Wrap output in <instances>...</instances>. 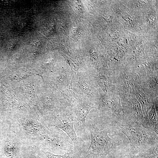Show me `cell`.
<instances>
[{"mask_svg":"<svg viewBox=\"0 0 158 158\" xmlns=\"http://www.w3.org/2000/svg\"><path fill=\"white\" fill-rule=\"evenodd\" d=\"M85 149L81 147H74L70 152L63 155H57L49 152L41 150L46 155L47 158H80Z\"/></svg>","mask_w":158,"mask_h":158,"instance_id":"obj_9","label":"cell"},{"mask_svg":"<svg viewBox=\"0 0 158 158\" xmlns=\"http://www.w3.org/2000/svg\"><path fill=\"white\" fill-rule=\"evenodd\" d=\"M143 117V120L141 125L145 128L158 134V116L154 106L152 107L146 116Z\"/></svg>","mask_w":158,"mask_h":158,"instance_id":"obj_7","label":"cell"},{"mask_svg":"<svg viewBox=\"0 0 158 158\" xmlns=\"http://www.w3.org/2000/svg\"><path fill=\"white\" fill-rule=\"evenodd\" d=\"M49 128L50 133L41 135L35 146L41 150L57 155L68 152L74 148L73 141L64 132L55 127Z\"/></svg>","mask_w":158,"mask_h":158,"instance_id":"obj_5","label":"cell"},{"mask_svg":"<svg viewBox=\"0 0 158 158\" xmlns=\"http://www.w3.org/2000/svg\"><path fill=\"white\" fill-rule=\"evenodd\" d=\"M127 158H158V145L133 154L129 153Z\"/></svg>","mask_w":158,"mask_h":158,"instance_id":"obj_8","label":"cell"},{"mask_svg":"<svg viewBox=\"0 0 158 158\" xmlns=\"http://www.w3.org/2000/svg\"><path fill=\"white\" fill-rule=\"evenodd\" d=\"M43 120L49 127H55L64 132L73 141L74 147L88 148V140L80 138L76 134L74 128L72 111L71 110H65Z\"/></svg>","mask_w":158,"mask_h":158,"instance_id":"obj_6","label":"cell"},{"mask_svg":"<svg viewBox=\"0 0 158 158\" xmlns=\"http://www.w3.org/2000/svg\"><path fill=\"white\" fill-rule=\"evenodd\" d=\"M0 158H35L32 153V145L25 143L16 128L9 121Z\"/></svg>","mask_w":158,"mask_h":158,"instance_id":"obj_4","label":"cell"},{"mask_svg":"<svg viewBox=\"0 0 158 158\" xmlns=\"http://www.w3.org/2000/svg\"><path fill=\"white\" fill-rule=\"evenodd\" d=\"M32 153L35 158H47L40 148L35 145H32Z\"/></svg>","mask_w":158,"mask_h":158,"instance_id":"obj_10","label":"cell"},{"mask_svg":"<svg viewBox=\"0 0 158 158\" xmlns=\"http://www.w3.org/2000/svg\"><path fill=\"white\" fill-rule=\"evenodd\" d=\"M128 151V149H125L110 158H126V155Z\"/></svg>","mask_w":158,"mask_h":158,"instance_id":"obj_11","label":"cell"},{"mask_svg":"<svg viewBox=\"0 0 158 158\" xmlns=\"http://www.w3.org/2000/svg\"><path fill=\"white\" fill-rule=\"evenodd\" d=\"M116 125L129 141L131 154L158 145V134L137 122L124 118Z\"/></svg>","mask_w":158,"mask_h":158,"instance_id":"obj_2","label":"cell"},{"mask_svg":"<svg viewBox=\"0 0 158 158\" xmlns=\"http://www.w3.org/2000/svg\"><path fill=\"white\" fill-rule=\"evenodd\" d=\"M85 126L91 141L87 150L82 153L92 158H110L129 147L128 139L116 123L104 115L87 117Z\"/></svg>","mask_w":158,"mask_h":158,"instance_id":"obj_1","label":"cell"},{"mask_svg":"<svg viewBox=\"0 0 158 158\" xmlns=\"http://www.w3.org/2000/svg\"><path fill=\"white\" fill-rule=\"evenodd\" d=\"M9 121L16 128L24 142L30 145H35L41 135L50 133V128L42 117L38 115H15Z\"/></svg>","mask_w":158,"mask_h":158,"instance_id":"obj_3","label":"cell"},{"mask_svg":"<svg viewBox=\"0 0 158 158\" xmlns=\"http://www.w3.org/2000/svg\"><path fill=\"white\" fill-rule=\"evenodd\" d=\"M80 158H92L82 153Z\"/></svg>","mask_w":158,"mask_h":158,"instance_id":"obj_12","label":"cell"}]
</instances>
